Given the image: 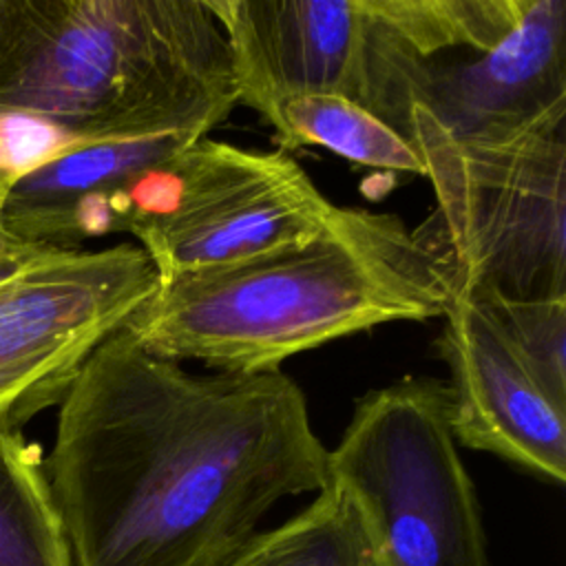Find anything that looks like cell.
<instances>
[{
	"label": "cell",
	"instance_id": "6da1fadb",
	"mask_svg": "<svg viewBox=\"0 0 566 566\" xmlns=\"http://www.w3.org/2000/svg\"><path fill=\"white\" fill-rule=\"evenodd\" d=\"M44 471L73 566H219L327 486L329 449L281 369L192 374L122 327L57 405Z\"/></svg>",
	"mask_w": 566,
	"mask_h": 566
},
{
	"label": "cell",
	"instance_id": "7a4b0ae2",
	"mask_svg": "<svg viewBox=\"0 0 566 566\" xmlns=\"http://www.w3.org/2000/svg\"><path fill=\"white\" fill-rule=\"evenodd\" d=\"M451 298V274L396 214L334 206L303 241L161 281L124 327L164 358L259 374L363 329L442 316Z\"/></svg>",
	"mask_w": 566,
	"mask_h": 566
},
{
	"label": "cell",
	"instance_id": "3957f363",
	"mask_svg": "<svg viewBox=\"0 0 566 566\" xmlns=\"http://www.w3.org/2000/svg\"><path fill=\"white\" fill-rule=\"evenodd\" d=\"M237 104L208 0H0V122L75 144L212 130Z\"/></svg>",
	"mask_w": 566,
	"mask_h": 566
},
{
	"label": "cell",
	"instance_id": "277c9868",
	"mask_svg": "<svg viewBox=\"0 0 566 566\" xmlns=\"http://www.w3.org/2000/svg\"><path fill=\"white\" fill-rule=\"evenodd\" d=\"M402 137L436 195L433 214L413 234L447 268L453 294L566 296L564 128L471 144L411 108Z\"/></svg>",
	"mask_w": 566,
	"mask_h": 566
},
{
	"label": "cell",
	"instance_id": "5b68a950",
	"mask_svg": "<svg viewBox=\"0 0 566 566\" xmlns=\"http://www.w3.org/2000/svg\"><path fill=\"white\" fill-rule=\"evenodd\" d=\"M329 480L356 500L382 566H491L442 380L367 391L329 449Z\"/></svg>",
	"mask_w": 566,
	"mask_h": 566
},
{
	"label": "cell",
	"instance_id": "8992f818",
	"mask_svg": "<svg viewBox=\"0 0 566 566\" xmlns=\"http://www.w3.org/2000/svg\"><path fill=\"white\" fill-rule=\"evenodd\" d=\"M369 9V0H367ZM358 104L402 135L411 108L458 142L495 144L566 122V0H524L491 49L413 53L369 9Z\"/></svg>",
	"mask_w": 566,
	"mask_h": 566
},
{
	"label": "cell",
	"instance_id": "52a82bcc",
	"mask_svg": "<svg viewBox=\"0 0 566 566\" xmlns=\"http://www.w3.org/2000/svg\"><path fill=\"white\" fill-rule=\"evenodd\" d=\"M139 245L0 252V427L57 407L86 358L157 292Z\"/></svg>",
	"mask_w": 566,
	"mask_h": 566
},
{
	"label": "cell",
	"instance_id": "ba28073f",
	"mask_svg": "<svg viewBox=\"0 0 566 566\" xmlns=\"http://www.w3.org/2000/svg\"><path fill=\"white\" fill-rule=\"evenodd\" d=\"M334 206L283 150L201 137L177 157L166 192L135 217L128 234L161 283L303 241Z\"/></svg>",
	"mask_w": 566,
	"mask_h": 566
},
{
	"label": "cell",
	"instance_id": "9c48e42d",
	"mask_svg": "<svg viewBox=\"0 0 566 566\" xmlns=\"http://www.w3.org/2000/svg\"><path fill=\"white\" fill-rule=\"evenodd\" d=\"M206 126L75 142L15 175L0 208L2 241L27 250H82L86 241L128 232L170 181L175 159Z\"/></svg>",
	"mask_w": 566,
	"mask_h": 566
},
{
	"label": "cell",
	"instance_id": "30bf717a",
	"mask_svg": "<svg viewBox=\"0 0 566 566\" xmlns=\"http://www.w3.org/2000/svg\"><path fill=\"white\" fill-rule=\"evenodd\" d=\"M442 318L438 349L449 367L444 385L455 442L564 484L566 405L546 391L478 301L453 294Z\"/></svg>",
	"mask_w": 566,
	"mask_h": 566
},
{
	"label": "cell",
	"instance_id": "8fae6325",
	"mask_svg": "<svg viewBox=\"0 0 566 566\" xmlns=\"http://www.w3.org/2000/svg\"><path fill=\"white\" fill-rule=\"evenodd\" d=\"M239 104L268 124L281 102L343 95L358 102L369 31L367 0H208Z\"/></svg>",
	"mask_w": 566,
	"mask_h": 566
},
{
	"label": "cell",
	"instance_id": "7c38bea8",
	"mask_svg": "<svg viewBox=\"0 0 566 566\" xmlns=\"http://www.w3.org/2000/svg\"><path fill=\"white\" fill-rule=\"evenodd\" d=\"M219 566H382L374 535L345 486L329 480L296 515L256 531Z\"/></svg>",
	"mask_w": 566,
	"mask_h": 566
},
{
	"label": "cell",
	"instance_id": "4fadbf2b",
	"mask_svg": "<svg viewBox=\"0 0 566 566\" xmlns=\"http://www.w3.org/2000/svg\"><path fill=\"white\" fill-rule=\"evenodd\" d=\"M270 126L283 146H323L343 159L394 172H424L416 148L380 117L343 95H298L279 104Z\"/></svg>",
	"mask_w": 566,
	"mask_h": 566
},
{
	"label": "cell",
	"instance_id": "5bb4252c",
	"mask_svg": "<svg viewBox=\"0 0 566 566\" xmlns=\"http://www.w3.org/2000/svg\"><path fill=\"white\" fill-rule=\"evenodd\" d=\"M0 566H73L40 449L0 427Z\"/></svg>",
	"mask_w": 566,
	"mask_h": 566
},
{
	"label": "cell",
	"instance_id": "9a60e30c",
	"mask_svg": "<svg viewBox=\"0 0 566 566\" xmlns=\"http://www.w3.org/2000/svg\"><path fill=\"white\" fill-rule=\"evenodd\" d=\"M467 296L493 316L546 391L566 405V296L509 298L497 292Z\"/></svg>",
	"mask_w": 566,
	"mask_h": 566
},
{
	"label": "cell",
	"instance_id": "2e32d148",
	"mask_svg": "<svg viewBox=\"0 0 566 566\" xmlns=\"http://www.w3.org/2000/svg\"><path fill=\"white\" fill-rule=\"evenodd\" d=\"M9 184H11V177L4 175V172H0V208H2V201H4V195H7ZM2 248H4V241H2V234H0V252H2Z\"/></svg>",
	"mask_w": 566,
	"mask_h": 566
}]
</instances>
